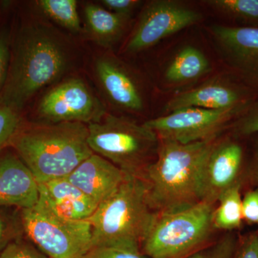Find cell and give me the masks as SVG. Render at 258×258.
Masks as SVG:
<instances>
[{
	"label": "cell",
	"instance_id": "6da1fadb",
	"mask_svg": "<svg viewBox=\"0 0 258 258\" xmlns=\"http://www.w3.org/2000/svg\"><path fill=\"white\" fill-rule=\"evenodd\" d=\"M71 62L69 42L57 30L41 23L24 25L11 52L0 103L19 111L35 93L66 74Z\"/></svg>",
	"mask_w": 258,
	"mask_h": 258
},
{
	"label": "cell",
	"instance_id": "7a4b0ae2",
	"mask_svg": "<svg viewBox=\"0 0 258 258\" xmlns=\"http://www.w3.org/2000/svg\"><path fill=\"white\" fill-rule=\"evenodd\" d=\"M217 142V138L187 144L160 140L156 159L142 176L154 211H178L203 202L204 171Z\"/></svg>",
	"mask_w": 258,
	"mask_h": 258
},
{
	"label": "cell",
	"instance_id": "3957f363",
	"mask_svg": "<svg viewBox=\"0 0 258 258\" xmlns=\"http://www.w3.org/2000/svg\"><path fill=\"white\" fill-rule=\"evenodd\" d=\"M88 125L47 123L19 129L11 144L37 183L69 176L93 154Z\"/></svg>",
	"mask_w": 258,
	"mask_h": 258
},
{
	"label": "cell",
	"instance_id": "277c9868",
	"mask_svg": "<svg viewBox=\"0 0 258 258\" xmlns=\"http://www.w3.org/2000/svg\"><path fill=\"white\" fill-rule=\"evenodd\" d=\"M157 215L149 204L145 180L125 174L121 184L98 205L88 220L92 247L129 244L142 246Z\"/></svg>",
	"mask_w": 258,
	"mask_h": 258
},
{
	"label": "cell",
	"instance_id": "5b68a950",
	"mask_svg": "<svg viewBox=\"0 0 258 258\" xmlns=\"http://www.w3.org/2000/svg\"><path fill=\"white\" fill-rule=\"evenodd\" d=\"M88 143L92 152L126 175L142 177L157 157L160 140L144 123L107 113L99 122L88 124Z\"/></svg>",
	"mask_w": 258,
	"mask_h": 258
},
{
	"label": "cell",
	"instance_id": "8992f818",
	"mask_svg": "<svg viewBox=\"0 0 258 258\" xmlns=\"http://www.w3.org/2000/svg\"><path fill=\"white\" fill-rule=\"evenodd\" d=\"M216 204L200 202L189 208L158 213L142 242V250L150 258H186L204 245L215 230Z\"/></svg>",
	"mask_w": 258,
	"mask_h": 258
},
{
	"label": "cell",
	"instance_id": "52a82bcc",
	"mask_svg": "<svg viewBox=\"0 0 258 258\" xmlns=\"http://www.w3.org/2000/svg\"><path fill=\"white\" fill-rule=\"evenodd\" d=\"M23 230L48 258H84L92 248L88 221H69L37 207L21 210Z\"/></svg>",
	"mask_w": 258,
	"mask_h": 258
},
{
	"label": "cell",
	"instance_id": "ba28073f",
	"mask_svg": "<svg viewBox=\"0 0 258 258\" xmlns=\"http://www.w3.org/2000/svg\"><path fill=\"white\" fill-rule=\"evenodd\" d=\"M251 103L224 110L190 107L147 120L144 124L155 132L159 140L183 144L203 142L217 138Z\"/></svg>",
	"mask_w": 258,
	"mask_h": 258
},
{
	"label": "cell",
	"instance_id": "9c48e42d",
	"mask_svg": "<svg viewBox=\"0 0 258 258\" xmlns=\"http://www.w3.org/2000/svg\"><path fill=\"white\" fill-rule=\"evenodd\" d=\"M203 15L173 0H154L144 7L125 50L137 53L154 46L166 37L200 23Z\"/></svg>",
	"mask_w": 258,
	"mask_h": 258
},
{
	"label": "cell",
	"instance_id": "30bf717a",
	"mask_svg": "<svg viewBox=\"0 0 258 258\" xmlns=\"http://www.w3.org/2000/svg\"><path fill=\"white\" fill-rule=\"evenodd\" d=\"M37 113L48 123H97L107 114L106 107L83 80L71 79L57 85L39 103Z\"/></svg>",
	"mask_w": 258,
	"mask_h": 258
},
{
	"label": "cell",
	"instance_id": "8fae6325",
	"mask_svg": "<svg viewBox=\"0 0 258 258\" xmlns=\"http://www.w3.org/2000/svg\"><path fill=\"white\" fill-rule=\"evenodd\" d=\"M214 42L232 76L258 91V28L212 25Z\"/></svg>",
	"mask_w": 258,
	"mask_h": 258
},
{
	"label": "cell",
	"instance_id": "7c38bea8",
	"mask_svg": "<svg viewBox=\"0 0 258 258\" xmlns=\"http://www.w3.org/2000/svg\"><path fill=\"white\" fill-rule=\"evenodd\" d=\"M257 97L258 91L247 87L235 78L220 76L173 97L166 103L165 109L168 113L190 107L229 109L249 104Z\"/></svg>",
	"mask_w": 258,
	"mask_h": 258
},
{
	"label": "cell",
	"instance_id": "4fadbf2b",
	"mask_svg": "<svg viewBox=\"0 0 258 258\" xmlns=\"http://www.w3.org/2000/svg\"><path fill=\"white\" fill-rule=\"evenodd\" d=\"M235 137L218 140L207 161L203 179V201L217 204L222 193L241 180L243 146Z\"/></svg>",
	"mask_w": 258,
	"mask_h": 258
},
{
	"label": "cell",
	"instance_id": "5bb4252c",
	"mask_svg": "<svg viewBox=\"0 0 258 258\" xmlns=\"http://www.w3.org/2000/svg\"><path fill=\"white\" fill-rule=\"evenodd\" d=\"M39 184L35 207L53 216L69 221H88L98 205L67 178Z\"/></svg>",
	"mask_w": 258,
	"mask_h": 258
},
{
	"label": "cell",
	"instance_id": "9a60e30c",
	"mask_svg": "<svg viewBox=\"0 0 258 258\" xmlns=\"http://www.w3.org/2000/svg\"><path fill=\"white\" fill-rule=\"evenodd\" d=\"M95 74L103 93L118 109L139 112L144 101L137 80L124 64L114 57L101 56L95 62Z\"/></svg>",
	"mask_w": 258,
	"mask_h": 258
},
{
	"label": "cell",
	"instance_id": "2e32d148",
	"mask_svg": "<svg viewBox=\"0 0 258 258\" xmlns=\"http://www.w3.org/2000/svg\"><path fill=\"white\" fill-rule=\"evenodd\" d=\"M39 198V184L20 157L6 154L0 157V208H34Z\"/></svg>",
	"mask_w": 258,
	"mask_h": 258
},
{
	"label": "cell",
	"instance_id": "e0dca14e",
	"mask_svg": "<svg viewBox=\"0 0 258 258\" xmlns=\"http://www.w3.org/2000/svg\"><path fill=\"white\" fill-rule=\"evenodd\" d=\"M125 176L119 168L93 153L66 178L99 205L117 189Z\"/></svg>",
	"mask_w": 258,
	"mask_h": 258
},
{
	"label": "cell",
	"instance_id": "ac0fdd59",
	"mask_svg": "<svg viewBox=\"0 0 258 258\" xmlns=\"http://www.w3.org/2000/svg\"><path fill=\"white\" fill-rule=\"evenodd\" d=\"M84 16L86 31L91 40L106 48L113 47L120 40L130 18L95 4L86 5Z\"/></svg>",
	"mask_w": 258,
	"mask_h": 258
},
{
	"label": "cell",
	"instance_id": "d6986e66",
	"mask_svg": "<svg viewBox=\"0 0 258 258\" xmlns=\"http://www.w3.org/2000/svg\"><path fill=\"white\" fill-rule=\"evenodd\" d=\"M211 70L207 56L198 47L187 45L178 51L170 61L164 78L172 85H183L197 81Z\"/></svg>",
	"mask_w": 258,
	"mask_h": 258
},
{
	"label": "cell",
	"instance_id": "ffe728a7",
	"mask_svg": "<svg viewBox=\"0 0 258 258\" xmlns=\"http://www.w3.org/2000/svg\"><path fill=\"white\" fill-rule=\"evenodd\" d=\"M242 189L241 180L222 194L214 212L213 222L215 229L232 232L240 228L242 217Z\"/></svg>",
	"mask_w": 258,
	"mask_h": 258
},
{
	"label": "cell",
	"instance_id": "44dd1931",
	"mask_svg": "<svg viewBox=\"0 0 258 258\" xmlns=\"http://www.w3.org/2000/svg\"><path fill=\"white\" fill-rule=\"evenodd\" d=\"M37 5L43 14L62 28L73 32L81 30L76 0H39Z\"/></svg>",
	"mask_w": 258,
	"mask_h": 258
},
{
	"label": "cell",
	"instance_id": "7402d4cb",
	"mask_svg": "<svg viewBox=\"0 0 258 258\" xmlns=\"http://www.w3.org/2000/svg\"><path fill=\"white\" fill-rule=\"evenodd\" d=\"M205 3L244 26L258 28V0H208Z\"/></svg>",
	"mask_w": 258,
	"mask_h": 258
},
{
	"label": "cell",
	"instance_id": "603a6c76",
	"mask_svg": "<svg viewBox=\"0 0 258 258\" xmlns=\"http://www.w3.org/2000/svg\"><path fill=\"white\" fill-rule=\"evenodd\" d=\"M238 241V237L230 232L215 243L199 249L186 258H233Z\"/></svg>",
	"mask_w": 258,
	"mask_h": 258
},
{
	"label": "cell",
	"instance_id": "cb8c5ba5",
	"mask_svg": "<svg viewBox=\"0 0 258 258\" xmlns=\"http://www.w3.org/2000/svg\"><path fill=\"white\" fill-rule=\"evenodd\" d=\"M231 135L237 139H243L258 134V97L247 109L231 123Z\"/></svg>",
	"mask_w": 258,
	"mask_h": 258
},
{
	"label": "cell",
	"instance_id": "d4e9b609",
	"mask_svg": "<svg viewBox=\"0 0 258 258\" xmlns=\"http://www.w3.org/2000/svg\"><path fill=\"white\" fill-rule=\"evenodd\" d=\"M84 258H147L139 244L95 246Z\"/></svg>",
	"mask_w": 258,
	"mask_h": 258
},
{
	"label": "cell",
	"instance_id": "484cf974",
	"mask_svg": "<svg viewBox=\"0 0 258 258\" xmlns=\"http://www.w3.org/2000/svg\"><path fill=\"white\" fill-rule=\"evenodd\" d=\"M20 127L18 111L0 103V149L11 143Z\"/></svg>",
	"mask_w": 258,
	"mask_h": 258
},
{
	"label": "cell",
	"instance_id": "4316f807",
	"mask_svg": "<svg viewBox=\"0 0 258 258\" xmlns=\"http://www.w3.org/2000/svg\"><path fill=\"white\" fill-rule=\"evenodd\" d=\"M0 258H48L33 246L22 241L8 244L0 252Z\"/></svg>",
	"mask_w": 258,
	"mask_h": 258
},
{
	"label": "cell",
	"instance_id": "83f0119b",
	"mask_svg": "<svg viewBox=\"0 0 258 258\" xmlns=\"http://www.w3.org/2000/svg\"><path fill=\"white\" fill-rule=\"evenodd\" d=\"M233 258H258L257 231L239 238Z\"/></svg>",
	"mask_w": 258,
	"mask_h": 258
},
{
	"label": "cell",
	"instance_id": "f1b7e54d",
	"mask_svg": "<svg viewBox=\"0 0 258 258\" xmlns=\"http://www.w3.org/2000/svg\"><path fill=\"white\" fill-rule=\"evenodd\" d=\"M11 50L10 38L6 32L0 33V95L3 92L9 73Z\"/></svg>",
	"mask_w": 258,
	"mask_h": 258
},
{
	"label": "cell",
	"instance_id": "f546056e",
	"mask_svg": "<svg viewBox=\"0 0 258 258\" xmlns=\"http://www.w3.org/2000/svg\"><path fill=\"white\" fill-rule=\"evenodd\" d=\"M242 217L249 224L258 225V188L247 191L242 199Z\"/></svg>",
	"mask_w": 258,
	"mask_h": 258
},
{
	"label": "cell",
	"instance_id": "4dcf8cb0",
	"mask_svg": "<svg viewBox=\"0 0 258 258\" xmlns=\"http://www.w3.org/2000/svg\"><path fill=\"white\" fill-rule=\"evenodd\" d=\"M18 227L16 222L0 210V252L18 235Z\"/></svg>",
	"mask_w": 258,
	"mask_h": 258
},
{
	"label": "cell",
	"instance_id": "1f68e13d",
	"mask_svg": "<svg viewBox=\"0 0 258 258\" xmlns=\"http://www.w3.org/2000/svg\"><path fill=\"white\" fill-rule=\"evenodd\" d=\"M139 0H103L101 4L108 11L115 14L131 17L134 10L142 4Z\"/></svg>",
	"mask_w": 258,
	"mask_h": 258
},
{
	"label": "cell",
	"instance_id": "d6a6232c",
	"mask_svg": "<svg viewBox=\"0 0 258 258\" xmlns=\"http://www.w3.org/2000/svg\"><path fill=\"white\" fill-rule=\"evenodd\" d=\"M246 181L258 188V138L254 142L252 157L248 167L243 170L241 176L242 186Z\"/></svg>",
	"mask_w": 258,
	"mask_h": 258
},
{
	"label": "cell",
	"instance_id": "836d02e7",
	"mask_svg": "<svg viewBox=\"0 0 258 258\" xmlns=\"http://www.w3.org/2000/svg\"><path fill=\"white\" fill-rule=\"evenodd\" d=\"M257 232H258V230H257Z\"/></svg>",
	"mask_w": 258,
	"mask_h": 258
}]
</instances>
